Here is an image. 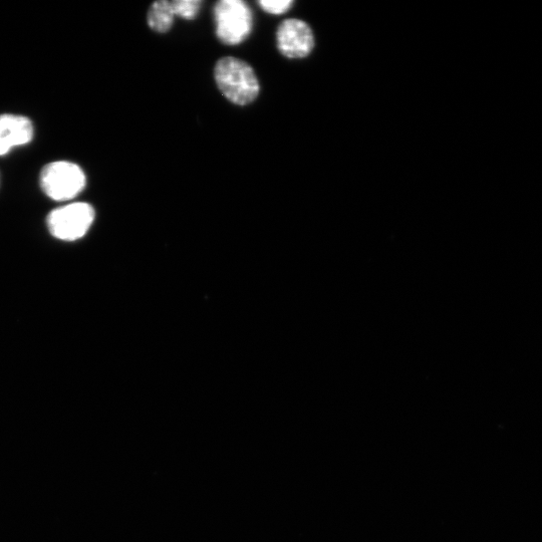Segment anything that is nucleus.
I'll return each mask as SVG.
<instances>
[{
    "label": "nucleus",
    "mask_w": 542,
    "mask_h": 542,
    "mask_svg": "<svg viewBox=\"0 0 542 542\" xmlns=\"http://www.w3.org/2000/svg\"><path fill=\"white\" fill-rule=\"evenodd\" d=\"M216 85L232 104H251L259 95L260 86L253 69L246 62L233 57L219 60L214 69Z\"/></svg>",
    "instance_id": "f257e3e1"
},
{
    "label": "nucleus",
    "mask_w": 542,
    "mask_h": 542,
    "mask_svg": "<svg viewBox=\"0 0 542 542\" xmlns=\"http://www.w3.org/2000/svg\"><path fill=\"white\" fill-rule=\"evenodd\" d=\"M216 35L221 43L237 46L250 35L253 16L242 0H221L214 8Z\"/></svg>",
    "instance_id": "f03ea898"
},
{
    "label": "nucleus",
    "mask_w": 542,
    "mask_h": 542,
    "mask_svg": "<svg viewBox=\"0 0 542 542\" xmlns=\"http://www.w3.org/2000/svg\"><path fill=\"white\" fill-rule=\"evenodd\" d=\"M86 183V175L82 168L68 161L50 163L41 174L44 192L56 201L74 199L85 189Z\"/></svg>",
    "instance_id": "7ed1b4c3"
},
{
    "label": "nucleus",
    "mask_w": 542,
    "mask_h": 542,
    "mask_svg": "<svg viewBox=\"0 0 542 542\" xmlns=\"http://www.w3.org/2000/svg\"><path fill=\"white\" fill-rule=\"evenodd\" d=\"M95 216V210L90 204L76 202L52 211L48 217V227L54 237L75 241L87 234Z\"/></svg>",
    "instance_id": "20e7f679"
},
{
    "label": "nucleus",
    "mask_w": 542,
    "mask_h": 542,
    "mask_svg": "<svg viewBox=\"0 0 542 542\" xmlns=\"http://www.w3.org/2000/svg\"><path fill=\"white\" fill-rule=\"evenodd\" d=\"M278 49L288 59L309 57L315 48V37L304 21L291 19L283 22L277 32Z\"/></svg>",
    "instance_id": "39448f33"
},
{
    "label": "nucleus",
    "mask_w": 542,
    "mask_h": 542,
    "mask_svg": "<svg viewBox=\"0 0 542 542\" xmlns=\"http://www.w3.org/2000/svg\"><path fill=\"white\" fill-rule=\"evenodd\" d=\"M34 138V126L30 119L17 115H0V156L12 149L29 144Z\"/></svg>",
    "instance_id": "423d86ee"
},
{
    "label": "nucleus",
    "mask_w": 542,
    "mask_h": 542,
    "mask_svg": "<svg viewBox=\"0 0 542 542\" xmlns=\"http://www.w3.org/2000/svg\"><path fill=\"white\" fill-rule=\"evenodd\" d=\"M174 17L171 3L167 0H159L151 6L148 12V26L156 33H167L172 28Z\"/></svg>",
    "instance_id": "0eeeda50"
},
{
    "label": "nucleus",
    "mask_w": 542,
    "mask_h": 542,
    "mask_svg": "<svg viewBox=\"0 0 542 542\" xmlns=\"http://www.w3.org/2000/svg\"><path fill=\"white\" fill-rule=\"evenodd\" d=\"M171 5L175 16L192 21L199 14L202 3L199 0H175Z\"/></svg>",
    "instance_id": "6e6552de"
},
{
    "label": "nucleus",
    "mask_w": 542,
    "mask_h": 542,
    "mask_svg": "<svg viewBox=\"0 0 542 542\" xmlns=\"http://www.w3.org/2000/svg\"><path fill=\"white\" fill-rule=\"evenodd\" d=\"M258 4L267 14L280 16L288 13L294 2L293 0H261Z\"/></svg>",
    "instance_id": "1a4fd4ad"
}]
</instances>
